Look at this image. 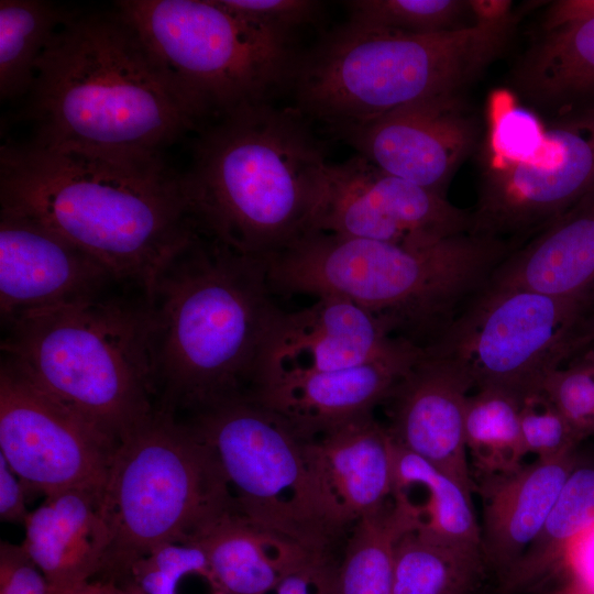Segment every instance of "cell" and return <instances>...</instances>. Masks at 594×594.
I'll use <instances>...</instances> for the list:
<instances>
[{"instance_id": "d6986e66", "label": "cell", "mask_w": 594, "mask_h": 594, "mask_svg": "<svg viewBox=\"0 0 594 594\" xmlns=\"http://www.w3.org/2000/svg\"><path fill=\"white\" fill-rule=\"evenodd\" d=\"M302 443L327 518L344 542L358 521L393 499L392 437L371 413Z\"/></svg>"}, {"instance_id": "3957f363", "label": "cell", "mask_w": 594, "mask_h": 594, "mask_svg": "<svg viewBox=\"0 0 594 594\" xmlns=\"http://www.w3.org/2000/svg\"><path fill=\"white\" fill-rule=\"evenodd\" d=\"M28 97L32 140L53 146L163 154L204 121L117 9L64 23Z\"/></svg>"}, {"instance_id": "5b68a950", "label": "cell", "mask_w": 594, "mask_h": 594, "mask_svg": "<svg viewBox=\"0 0 594 594\" xmlns=\"http://www.w3.org/2000/svg\"><path fill=\"white\" fill-rule=\"evenodd\" d=\"M510 252V241L471 232L429 245L310 232L268 258L266 268L274 294L345 298L393 337L425 350Z\"/></svg>"}, {"instance_id": "8992f818", "label": "cell", "mask_w": 594, "mask_h": 594, "mask_svg": "<svg viewBox=\"0 0 594 594\" xmlns=\"http://www.w3.org/2000/svg\"><path fill=\"white\" fill-rule=\"evenodd\" d=\"M519 13L431 34L346 22L300 56L292 107L332 132L428 97L465 91L506 50Z\"/></svg>"}, {"instance_id": "e0dca14e", "label": "cell", "mask_w": 594, "mask_h": 594, "mask_svg": "<svg viewBox=\"0 0 594 594\" xmlns=\"http://www.w3.org/2000/svg\"><path fill=\"white\" fill-rule=\"evenodd\" d=\"M400 341L351 300L317 297L309 307L277 315L263 353L261 391L279 380L366 363Z\"/></svg>"}, {"instance_id": "8fae6325", "label": "cell", "mask_w": 594, "mask_h": 594, "mask_svg": "<svg viewBox=\"0 0 594 594\" xmlns=\"http://www.w3.org/2000/svg\"><path fill=\"white\" fill-rule=\"evenodd\" d=\"M592 301L522 288L487 287L457 315L429 352L450 359L473 389H496L522 404L580 341Z\"/></svg>"}, {"instance_id": "d590c367", "label": "cell", "mask_w": 594, "mask_h": 594, "mask_svg": "<svg viewBox=\"0 0 594 594\" xmlns=\"http://www.w3.org/2000/svg\"><path fill=\"white\" fill-rule=\"evenodd\" d=\"M520 430L526 452L541 460L574 450L575 442L582 437L543 394L524 402Z\"/></svg>"}, {"instance_id": "b9f144b4", "label": "cell", "mask_w": 594, "mask_h": 594, "mask_svg": "<svg viewBox=\"0 0 594 594\" xmlns=\"http://www.w3.org/2000/svg\"><path fill=\"white\" fill-rule=\"evenodd\" d=\"M474 22H496L512 16L513 2L507 0H470Z\"/></svg>"}, {"instance_id": "60d3db41", "label": "cell", "mask_w": 594, "mask_h": 594, "mask_svg": "<svg viewBox=\"0 0 594 594\" xmlns=\"http://www.w3.org/2000/svg\"><path fill=\"white\" fill-rule=\"evenodd\" d=\"M564 554L580 583L594 594V525L576 536Z\"/></svg>"}, {"instance_id": "2e32d148", "label": "cell", "mask_w": 594, "mask_h": 594, "mask_svg": "<svg viewBox=\"0 0 594 594\" xmlns=\"http://www.w3.org/2000/svg\"><path fill=\"white\" fill-rule=\"evenodd\" d=\"M120 283L98 260L43 224L0 210V312L24 316L94 299Z\"/></svg>"}, {"instance_id": "e575fe53", "label": "cell", "mask_w": 594, "mask_h": 594, "mask_svg": "<svg viewBox=\"0 0 594 594\" xmlns=\"http://www.w3.org/2000/svg\"><path fill=\"white\" fill-rule=\"evenodd\" d=\"M542 394L581 435L594 429V363L558 367L546 380Z\"/></svg>"}, {"instance_id": "30bf717a", "label": "cell", "mask_w": 594, "mask_h": 594, "mask_svg": "<svg viewBox=\"0 0 594 594\" xmlns=\"http://www.w3.org/2000/svg\"><path fill=\"white\" fill-rule=\"evenodd\" d=\"M186 422L213 452L237 513L314 552L343 543L327 518L302 441L277 414L240 398Z\"/></svg>"}, {"instance_id": "74e56055", "label": "cell", "mask_w": 594, "mask_h": 594, "mask_svg": "<svg viewBox=\"0 0 594 594\" xmlns=\"http://www.w3.org/2000/svg\"><path fill=\"white\" fill-rule=\"evenodd\" d=\"M338 564L333 552H315L264 594H338Z\"/></svg>"}, {"instance_id": "7c38bea8", "label": "cell", "mask_w": 594, "mask_h": 594, "mask_svg": "<svg viewBox=\"0 0 594 594\" xmlns=\"http://www.w3.org/2000/svg\"><path fill=\"white\" fill-rule=\"evenodd\" d=\"M117 443L6 361L0 367V453L25 488L45 496L102 492Z\"/></svg>"}, {"instance_id": "9a60e30c", "label": "cell", "mask_w": 594, "mask_h": 594, "mask_svg": "<svg viewBox=\"0 0 594 594\" xmlns=\"http://www.w3.org/2000/svg\"><path fill=\"white\" fill-rule=\"evenodd\" d=\"M330 133L382 170L446 196L479 145L481 122L464 91H453Z\"/></svg>"}, {"instance_id": "f35d334b", "label": "cell", "mask_w": 594, "mask_h": 594, "mask_svg": "<svg viewBox=\"0 0 594 594\" xmlns=\"http://www.w3.org/2000/svg\"><path fill=\"white\" fill-rule=\"evenodd\" d=\"M0 594H51L44 575L22 544L1 542Z\"/></svg>"}, {"instance_id": "6da1fadb", "label": "cell", "mask_w": 594, "mask_h": 594, "mask_svg": "<svg viewBox=\"0 0 594 594\" xmlns=\"http://www.w3.org/2000/svg\"><path fill=\"white\" fill-rule=\"evenodd\" d=\"M1 210L51 229L143 290L199 231L184 174L163 154H119L30 141L0 151Z\"/></svg>"}, {"instance_id": "4dcf8cb0", "label": "cell", "mask_w": 594, "mask_h": 594, "mask_svg": "<svg viewBox=\"0 0 594 594\" xmlns=\"http://www.w3.org/2000/svg\"><path fill=\"white\" fill-rule=\"evenodd\" d=\"M521 407L516 397L496 389H479L469 396L465 444L483 469L506 473L519 468L527 454L520 430Z\"/></svg>"}, {"instance_id": "4fadbf2b", "label": "cell", "mask_w": 594, "mask_h": 594, "mask_svg": "<svg viewBox=\"0 0 594 594\" xmlns=\"http://www.w3.org/2000/svg\"><path fill=\"white\" fill-rule=\"evenodd\" d=\"M544 121L531 157L483 170L472 233L505 239L538 232L594 190V108Z\"/></svg>"}, {"instance_id": "ffe728a7", "label": "cell", "mask_w": 594, "mask_h": 594, "mask_svg": "<svg viewBox=\"0 0 594 594\" xmlns=\"http://www.w3.org/2000/svg\"><path fill=\"white\" fill-rule=\"evenodd\" d=\"M424 349L400 341L366 363L279 380L255 398L277 414L302 441L374 413Z\"/></svg>"}, {"instance_id": "f1b7e54d", "label": "cell", "mask_w": 594, "mask_h": 594, "mask_svg": "<svg viewBox=\"0 0 594 594\" xmlns=\"http://www.w3.org/2000/svg\"><path fill=\"white\" fill-rule=\"evenodd\" d=\"M414 528L409 515L392 499L348 532L339 559L338 594H393L395 549Z\"/></svg>"}, {"instance_id": "44dd1931", "label": "cell", "mask_w": 594, "mask_h": 594, "mask_svg": "<svg viewBox=\"0 0 594 594\" xmlns=\"http://www.w3.org/2000/svg\"><path fill=\"white\" fill-rule=\"evenodd\" d=\"M574 450L501 473L484 490L481 549L504 585L540 532L566 477Z\"/></svg>"}, {"instance_id": "603a6c76", "label": "cell", "mask_w": 594, "mask_h": 594, "mask_svg": "<svg viewBox=\"0 0 594 594\" xmlns=\"http://www.w3.org/2000/svg\"><path fill=\"white\" fill-rule=\"evenodd\" d=\"M487 287L594 300V190L509 253Z\"/></svg>"}, {"instance_id": "836d02e7", "label": "cell", "mask_w": 594, "mask_h": 594, "mask_svg": "<svg viewBox=\"0 0 594 594\" xmlns=\"http://www.w3.org/2000/svg\"><path fill=\"white\" fill-rule=\"evenodd\" d=\"M188 574L210 581L206 552L197 543L167 542L132 568L122 588L130 594H177L179 581Z\"/></svg>"}, {"instance_id": "277c9868", "label": "cell", "mask_w": 594, "mask_h": 594, "mask_svg": "<svg viewBox=\"0 0 594 594\" xmlns=\"http://www.w3.org/2000/svg\"><path fill=\"white\" fill-rule=\"evenodd\" d=\"M184 173L204 234L267 261L308 234L329 162L310 120L272 102L238 109L200 131Z\"/></svg>"}, {"instance_id": "8d00e7d4", "label": "cell", "mask_w": 594, "mask_h": 594, "mask_svg": "<svg viewBox=\"0 0 594 594\" xmlns=\"http://www.w3.org/2000/svg\"><path fill=\"white\" fill-rule=\"evenodd\" d=\"M241 18L287 36L292 31L315 23L322 2L312 0H220Z\"/></svg>"}, {"instance_id": "ba28073f", "label": "cell", "mask_w": 594, "mask_h": 594, "mask_svg": "<svg viewBox=\"0 0 594 594\" xmlns=\"http://www.w3.org/2000/svg\"><path fill=\"white\" fill-rule=\"evenodd\" d=\"M100 510L108 546L96 580L123 587L153 549L195 542L235 508L210 448L186 421L155 409L118 442Z\"/></svg>"}, {"instance_id": "1f68e13d", "label": "cell", "mask_w": 594, "mask_h": 594, "mask_svg": "<svg viewBox=\"0 0 594 594\" xmlns=\"http://www.w3.org/2000/svg\"><path fill=\"white\" fill-rule=\"evenodd\" d=\"M344 3L351 24L414 34L466 28L463 21L472 16L470 0H353Z\"/></svg>"}, {"instance_id": "ab89813d", "label": "cell", "mask_w": 594, "mask_h": 594, "mask_svg": "<svg viewBox=\"0 0 594 594\" xmlns=\"http://www.w3.org/2000/svg\"><path fill=\"white\" fill-rule=\"evenodd\" d=\"M24 485L0 453V518L2 521L25 522L29 512L24 501Z\"/></svg>"}, {"instance_id": "f546056e", "label": "cell", "mask_w": 594, "mask_h": 594, "mask_svg": "<svg viewBox=\"0 0 594 594\" xmlns=\"http://www.w3.org/2000/svg\"><path fill=\"white\" fill-rule=\"evenodd\" d=\"M594 525V466H575L566 477L540 532L504 585L509 591L543 572L570 542Z\"/></svg>"}, {"instance_id": "d6a6232c", "label": "cell", "mask_w": 594, "mask_h": 594, "mask_svg": "<svg viewBox=\"0 0 594 594\" xmlns=\"http://www.w3.org/2000/svg\"><path fill=\"white\" fill-rule=\"evenodd\" d=\"M546 121L510 91H496L487 102L483 170L502 169L531 157L540 147Z\"/></svg>"}, {"instance_id": "ac0fdd59", "label": "cell", "mask_w": 594, "mask_h": 594, "mask_svg": "<svg viewBox=\"0 0 594 594\" xmlns=\"http://www.w3.org/2000/svg\"><path fill=\"white\" fill-rule=\"evenodd\" d=\"M472 382L453 361L424 350L382 405L393 442L429 461L471 493L464 436Z\"/></svg>"}, {"instance_id": "484cf974", "label": "cell", "mask_w": 594, "mask_h": 594, "mask_svg": "<svg viewBox=\"0 0 594 594\" xmlns=\"http://www.w3.org/2000/svg\"><path fill=\"white\" fill-rule=\"evenodd\" d=\"M393 494L421 496L393 495L414 528L481 546L471 493L429 461L395 443Z\"/></svg>"}, {"instance_id": "7a4b0ae2", "label": "cell", "mask_w": 594, "mask_h": 594, "mask_svg": "<svg viewBox=\"0 0 594 594\" xmlns=\"http://www.w3.org/2000/svg\"><path fill=\"white\" fill-rule=\"evenodd\" d=\"M266 262L198 231L142 290L155 408L189 415L255 399L267 338L282 309Z\"/></svg>"}, {"instance_id": "7402d4cb", "label": "cell", "mask_w": 594, "mask_h": 594, "mask_svg": "<svg viewBox=\"0 0 594 594\" xmlns=\"http://www.w3.org/2000/svg\"><path fill=\"white\" fill-rule=\"evenodd\" d=\"M100 496L86 490L63 491L45 496L29 514L22 547L51 594H76L99 575L108 546Z\"/></svg>"}, {"instance_id": "5bb4252c", "label": "cell", "mask_w": 594, "mask_h": 594, "mask_svg": "<svg viewBox=\"0 0 594 594\" xmlns=\"http://www.w3.org/2000/svg\"><path fill=\"white\" fill-rule=\"evenodd\" d=\"M471 229V212L356 154L329 163L310 232L429 245Z\"/></svg>"}, {"instance_id": "52a82bcc", "label": "cell", "mask_w": 594, "mask_h": 594, "mask_svg": "<svg viewBox=\"0 0 594 594\" xmlns=\"http://www.w3.org/2000/svg\"><path fill=\"white\" fill-rule=\"evenodd\" d=\"M6 327L2 360L117 444L154 413L143 296L102 295Z\"/></svg>"}, {"instance_id": "cb8c5ba5", "label": "cell", "mask_w": 594, "mask_h": 594, "mask_svg": "<svg viewBox=\"0 0 594 594\" xmlns=\"http://www.w3.org/2000/svg\"><path fill=\"white\" fill-rule=\"evenodd\" d=\"M517 98L542 119L571 111L594 92V15L541 30L512 70Z\"/></svg>"}, {"instance_id": "7bdbcfd3", "label": "cell", "mask_w": 594, "mask_h": 594, "mask_svg": "<svg viewBox=\"0 0 594 594\" xmlns=\"http://www.w3.org/2000/svg\"><path fill=\"white\" fill-rule=\"evenodd\" d=\"M76 594H130L118 584L105 581L92 580L80 587Z\"/></svg>"}, {"instance_id": "83f0119b", "label": "cell", "mask_w": 594, "mask_h": 594, "mask_svg": "<svg viewBox=\"0 0 594 594\" xmlns=\"http://www.w3.org/2000/svg\"><path fill=\"white\" fill-rule=\"evenodd\" d=\"M76 11L43 0L0 1V97L28 96L36 63Z\"/></svg>"}, {"instance_id": "d4e9b609", "label": "cell", "mask_w": 594, "mask_h": 594, "mask_svg": "<svg viewBox=\"0 0 594 594\" xmlns=\"http://www.w3.org/2000/svg\"><path fill=\"white\" fill-rule=\"evenodd\" d=\"M206 552L210 583L221 594H264L314 551L235 510L195 542Z\"/></svg>"}, {"instance_id": "9c48e42d", "label": "cell", "mask_w": 594, "mask_h": 594, "mask_svg": "<svg viewBox=\"0 0 594 594\" xmlns=\"http://www.w3.org/2000/svg\"><path fill=\"white\" fill-rule=\"evenodd\" d=\"M116 9L202 120L271 102L292 85L300 56L290 36L220 0H123Z\"/></svg>"}, {"instance_id": "4316f807", "label": "cell", "mask_w": 594, "mask_h": 594, "mask_svg": "<svg viewBox=\"0 0 594 594\" xmlns=\"http://www.w3.org/2000/svg\"><path fill=\"white\" fill-rule=\"evenodd\" d=\"M481 546L410 528L395 549L393 594H477Z\"/></svg>"}]
</instances>
